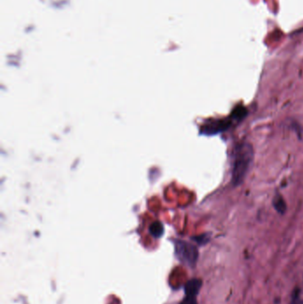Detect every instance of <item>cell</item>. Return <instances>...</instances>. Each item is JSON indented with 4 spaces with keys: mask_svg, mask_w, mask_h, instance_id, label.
Returning a JSON list of instances; mask_svg holds the SVG:
<instances>
[{
    "mask_svg": "<svg viewBox=\"0 0 303 304\" xmlns=\"http://www.w3.org/2000/svg\"><path fill=\"white\" fill-rule=\"evenodd\" d=\"M254 149L250 143L239 142L233 150L231 181L234 186L243 184L254 161Z\"/></svg>",
    "mask_w": 303,
    "mask_h": 304,
    "instance_id": "6da1fadb",
    "label": "cell"
},
{
    "mask_svg": "<svg viewBox=\"0 0 303 304\" xmlns=\"http://www.w3.org/2000/svg\"><path fill=\"white\" fill-rule=\"evenodd\" d=\"M247 110L244 107H237L233 110L232 114L225 118L214 119L202 127L201 133L204 135H218L220 133L225 132L230 128H232L235 123H238L247 116Z\"/></svg>",
    "mask_w": 303,
    "mask_h": 304,
    "instance_id": "7a4b0ae2",
    "label": "cell"
},
{
    "mask_svg": "<svg viewBox=\"0 0 303 304\" xmlns=\"http://www.w3.org/2000/svg\"><path fill=\"white\" fill-rule=\"evenodd\" d=\"M175 254L180 262L191 267L195 266L198 261V248L186 241L178 240L175 242Z\"/></svg>",
    "mask_w": 303,
    "mask_h": 304,
    "instance_id": "3957f363",
    "label": "cell"
},
{
    "mask_svg": "<svg viewBox=\"0 0 303 304\" xmlns=\"http://www.w3.org/2000/svg\"><path fill=\"white\" fill-rule=\"evenodd\" d=\"M202 287V280L198 279H193V280H189L185 287L184 291L186 296H191V297H196L198 295L199 291Z\"/></svg>",
    "mask_w": 303,
    "mask_h": 304,
    "instance_id": "277c9868",
    "label": "cell"
},
{
    "mask_svg": "<svg viewBox=\"0 0 303 304\" xmlns=\"http://www.w3.org/2000/svg\"><path fill=\"white\" fill-rule=\"evenodd\" d=\"M273 205L276 210L280 214H284L286 211V203L281 195L278 194L273 199Z\"/></svg>",
    "mask_w": 303,
    "mask_h": 304,
    "instance_id": "5b68a950",
    "label": "cell"
},
{
    "mask_svg": "<svg viewBox=\"0 0 303 304\" xmlns=\"http://www.w3.org/2000/svg\"><path fill=\"white\" fill-rule=\"evenodd\" d=\"M149 232L154 237H160L164 234V226L160 222H155L149 227Z\"/></svg>",
    "mask_w": 303,
    "mask_h": 304,
    "instance_id": "8992f818",
    "label": "cell"
},
{
    "mask_svg": "<svg viewBox=\"0 0 303 304\" xmlns=\"http://www.w3.org/2000/svg\"><path fill=\"white\" fill-rule=\"evenodd\" d=\"M292 304H301V301L300 299V292L299 289H296L293 292V299H292Z\"/></svg>",
    "mask_w": 303,
    "mask_h": 304,
    "instance_id": "52a82bcc",
    "label": "cell"
},
{
    "mask_svg": "<svg viewBox=\"0 0 303 304\" xmlns=\"http://www.w3.org/2000/svg\"><path fill=\"white\" fill-rule=\"evenodd\" d=\"M180 304H198V301H197L196 297L186 296Z\"/></svg>",
    "mask_w": 303,
    "mask_h": 304,
    "instance_id": "ba28073f",
    "label": "cell"
}]
</instances>
